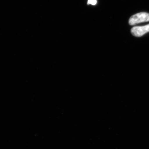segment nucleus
<instances>
[{
  "instance_id": "obj_2",
  "label": "nucleus",
  "mask_w": 149,
  "mask_h": 149,
  "mask_svg": "<svg viewBox=\"0 0 149 149\" xmlns=\"http://www.w3.org/2000/svg\"><path fill=\"white\" fill-rule=\"evenodd\" d=\"M149 32V24L143 26H136L131 29V32L133 36L141 37Z\"/></svg>"
},
{
  "instance_id": "obj_1",
  "label": "nucleus",
  "mask_w": 149,
  "mask_h": 149,
  "mask_svg": "<svg viewBox=\"0 0 149 149\" xmlns=\"http://www.w3.org/2000/svg\"><path fill=\"white\" fill-rule=\"evenodd\" d=\"M149 21V14L147 13L142 12L136 14L130 17L129 23L130 25L147 22Z\"/></svg>"
},
{
  "instance_id": "obj_3",
  "label": "nucleus",
  "mask_w": 149,
  "mask_h": 149,
  "mask_svg": "<svg viewBox=\"0 0 149 149\" xmlns=\"http://www.w3.org/2000/svg\"><path fill=\"white\" fill-rule=\"evenodd\" d=\"M97 0H88V4L95 5L97 3Z\"/></svg>"
}]
</instances>
